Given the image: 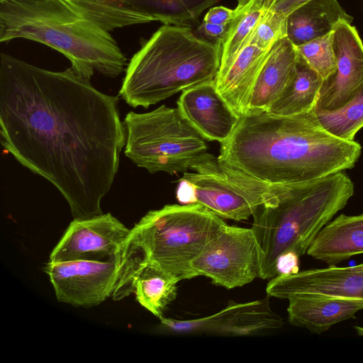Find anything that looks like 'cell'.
<instances>
[{
  "label": "cell",
  "instance_id": "2",
  "mask_svg": "<svg viewBox=\"0 0 363 363\" xmlns=\"http://www.w3.org/2000/svg\"><path fill=\"white\" fill-rule=\"evenodd\" d=\"M362 152L357 142L325 130L314 108L292 116L249 111L220 143L218 160L271 185L301 183L350 169Z\"/></svg>",
  "mask_w": 363,
  "mask_h": 363
},
{
  "label": "cell",
  "instance_id": "4",
  "mask_svg": "<svg viewBox=\"0 0 363 363\" xmlns=\"http://www.w3.org/2000/svg\"><path fill=\"white\" fill-rule=\"evenodd\" d=\"M353 194V182L343 172L282 185L272 203L259 206L252 214L251 228L261 254L259 278L277 277L275 264L281 255L307 254L319 232Z\"/></svg>",
  "mask_w": 363,
  "mask_h": 363
},
{
  "label": "cell",
  "instance_id": "19",
  "mask_svg": "<svg viewBox=\"0 0 363 363\" xmlns=\"http://www.w3.org/2000/svg\"><path fill=\"white\" fill-rule=\"evenodd\" d=\"M363 253V213L340 214L330 221L313 241L307 255L328 266Z\"/></svg>",
  "mask_w": 363,
  "mask_h": 363
},
{
  "label": "cell",
  "instance_id": "29",
  "mask_svg": "<svg viewBox=\"0 0 363 363\" xmlns=\"http://www.w3.org/2000/svg\"><path fill=\"white\" fill-rule=\"evenodd\" d=\"M238 9H230L223 6L211 7L203 21L216 24H229L238 14Z\"/></svg>",
  "mask_w": 363,
  "mask_h": 363
},
{
  "label": "cell",
  "instance_id": "21",
  "mask_svg": "<svg viewBox=\"0 0 363 363\" xmlns=\"http://www.w3.org/2000/svg\"><path fill=\"white\" fill-rule=\"evenodd\" d=\"M323 82V79L298 54L292 79L267 111L292 116L313 110Z\"/></svg>",
  "mask_w": 363,
  "mask_h": 363
},
{
  "label": "cell",
  "instance_id": "8",
  "mask_svg": "<svg viewBox=\"0 0 363 363\" xmlns=\"http://www.w3.org/2000/svg\"><path fill=\"white\" fill-rule=\"evenodd\" d=\"M184 173L176 191L182 204L199 203L223 219L248 220L261 205L272 203L281 185L257 180L222 163L211 153Z\"/></svg>",
  "mask_w": 363,
  "mask_h": 363
},
{
  "label": "cell",
  "instance_id": "13",
  "mask_svg": "<svg viewBox=\"0 0 363 363\" xmlns=\"http://www.w3.org/2000/svg\"><path fill=\"white\" fill-rule=\"evenodd\" d=\"M267 294L287 299L301 294H327L363 298V262L352 267L310 269L269 280Z\"/></svg>",
  "mask_w": 363,
  "mask_h": 363
},
{
  "label": "cell",
  "instance_id": "14",
  "mask_svg": "<svg viewBox=\"0 0 363 363\" xmlns=\"http://www.w3.org/2000/svg\"><path fill=\"white\" fill-rule=\"evenodd\" d=\"M177 104L182 116L209 141H226L240 118L218 93L214 81L183 91Z\"/></svg>",
  "mask_w": 363,
  "mask_h": 363
},
{
  "label": "cell",
  "instance_id": "22",
  "mask_svg": "<svg viewBox=\"0 0 363 363\" xmlns=\"http://www.w3.org/2000/svg\"><path fill=\"white\" fill-rule=\"evenodd\" d=\"M179 281L160 267L147 263L138 272L133 283L137 301L158 318L177 296Z\"/></svg>",
  "mask_w": 363,
  "mask_h": 363
},
{
  "label": "cell",
  "instance_id": "16",
  "mask_svg": "<svg viewBox=\"0 0 363 363\" xmlns=\"http://www.w3.org/2000/svg\"><path fill=\"white\" fill-rule=\"evenodd\" d=\"M269 297L242 303L230 301L222 311L203 318V333L248 336L281 328L283 320L270 308Z\"/></svg>",
  "mask_w": 363,
  "mask_h": 363
},
{
  "label": "cell",
  "instance_id": "32",
  "mask_svg": "<svg viewBox=\"0 0 363 363\" xmlns=\"http://www.w3.org/2000/svg\"><path fill=\"white\" fill-rule=\"evenodd\" d=\"M238 3V6L236 8L238 9H242L245 5H247L249 2H250L252 0H236Z\"/></svg>",
  "mask_w": 363,
  "mask_h": 363
},
{
  "label": "cell",
  "instance_id": "15",
  "mask_svg": "<svg viewBox=\"0 0 363 363\" xmlns=\"http://www.w3.org/2000/svg\"><path fill=\"white\" fill-rule=\"evenodd\" d=\"M287 308L291 325L320 335L333 325L355 318L363 309V298L327 294H301L289 296Z\"/></svg>",
  "mask_w": 363,
  "mask_h": 363
},
{
  "label": "cell",
  "instance_id": "9",
  "mask_svg": "<svg viewBox=\"0 0 363 363\" xmlns=\"http://www.w3.org/2000/svg\"><path fill=\"white\" fill-rule=\"evenodd\" d=\"M260 249L252 228L223 224L194 260L196 277L231 289L259 277Z\"/></svg>",
  "mask_w": 363,
  "mask_h": 363
},
{
  "label": "cell",
  "instance_id": "6",
  "mask_svg": "<svg viewBox=\"0 0 363 363\" xmlns=\"http://www.w3.org/2000/svg\"><path fill=\"white\" fill-rule=\"evenodd\" d=\"M225 223L199 203L165 205L147 212L134 227L122 249L127 272L133 277L147 263L179 281L196 276L192 263Z\"/></svg>",
  "mask_w": 363,
  "mask_h": 363
},
{
  "label": "cell",
  "instance_id": "33",
  "mask_svg": "<svg viewBox=\"0 0 363 363\" xmlns=\"http://www.w3.org/2000/svg\"><path fill=\"white\" fill-rule=\"evenodd\" d=\"M354 329L355 330L357 335L363 336V327L359 325H354Z\"/></svg>",
  "mask_w": 363,
  "mask_h": 363
},
{
  "label": "cell",
  "instance_id": "24",
  "mask_svg": "<svg viewBox=\"0 0 363 363\" xmlns=\"http://www.w3.org/2000/svg\"><path fill=\"white\" fill-rule=\"evenodd\" d=\"M320 125L340 139L352 141L363 128V86L356 96L342 106L333 111L314 108Z\"/></svg>",
  "mask_w": 363,
  "mask_h": 363
},
{
  "label": "cell",
  "instance_id": "1",
  "mask_svg": "<svg viewBox=\"0 0 363 363\" xmlns=\"http://www.w3.org/2000/svg\"><path fill=\"white\" fill-rule=\"evenodd\" d=\"M0 136L18 163L61 193L74 219L103 213L126 141L117 96L72 67L52 71L2 52Z\"/></svg>",
  "mask_w": 363,
  "mask_h": 363
},
{
  "label": "cell",
  "instance_id": "7",
  "mask_svg": "<svg viewBox=\"0 0 363 363\" xmlns=\"http://www.w3.org/2000/svg\"><path fill=\"white\" fill-rule=\"evenodd\" d=\"M125 155L154 174L185 173L210 153L206 139L178 108L162 105L147 113L128 112Z\"/></svg>",
  "mask_w": 363,
  "mask_h": 363
},
{
  "label": "cell",
  "instance_id": "34",
  "mask_svg": "<svg viewBox=\"0 0 363 363\" xmlns=\"http://www.w3.org/2000/svg\"><path fill=\"white\" fill-rule=\"evenodd\" d=\"M10 0H0V4H4Z\"/></svg>",
  "mask_w": 363,
  "mask_h": 363
},
{
  "label": "cell",
  "instance_id": "20",
  "mask_svg": "<svg viewBox=\"0 0 363 363\" xmlns=\"http://www.w3.org/2000/svg\"><path fill=\"white\" fill-rule=\"evenodd\" d=\"M352 21L337 0H310L287 16V38L297 47L332 33L341 21Z\"/></svg>",
  "mask_w": 363,
  "mask_h": 363
},
{
  "label": "cell",
  "instance_id": "27",
  "mask_svg": "<svg viewBox=\"0 0 363 363\" xmlns=\"http://www.w3.org/2000/svg\"><path fill=\"white\" fill-rule=\"evenodd\" d=\"M229 24H216L202 21L195 33L200 37L213 43H223L228 28Z\"/></svg>",
  "mask_w": 363,
  "mask_h": 363
},
{
  "label": "cell",
  "instance_id": "12",
  "mask_svg": "<svg viewBox=\"0 0 363 363\" xmlns=\"http://www.w3.org/2000/svg\"><path fill=\"white\" fill-rule=\"evenodd\" d=\"M337 59L335 72L323 80L315 108L335 110L352 99L363 86V43L356 28L345 21L333 31Z\"/></svg>",
  "mask_w": 363,
  "mask_h": 363
},
{
  "label": "cell",
  "instance_id": "30",
  "mask_svg": "<svg viewBox=\"0 0 363 363\" xmlns=\"http://www.w3.org/2000/svg\"><path fill=\"white\" fill-rule=\"evenodd\" d=\"M299 257L292 252L281 255L276 261L277 276L289 275L298 272Z\"/></svg>",
  "mask_w": 363,
  "mask_h": 363
},
{
  "label": "cell",
  "instance_id": "17",
  "mask_svg": "<svg viewBox=\"0 0 363 363\" xmlns=\"http://www.w3.org/2000/svg\"><path fill=\"white\" fill-rule=\"evenodd\" d=\"M271 49L247 44L226 69L217 74V91L239 117L247 111L252 87Z\"/></svg>",
  "mask_w": 363,
  "mask_h": 363
},
{
  "label": "cell",
  "instance_id": "18",
  "mask_svg": "<svg viewBox=\"0 0 363 363\" xmlns=\"http://www.w3.org/2000/svg\"><path fill=\"white\" fill-rule=\"evenodd\" d=\"M297 56L287 37L273 45L252 87L247 112L269 109L292 79Z\"/></svg>",
  "mask_w": 363,
  "mask_h": 363
},
{
  "label": "cell",
  "instance_id": "31",
  "mask_svg": "<svg viewBox=\"0 0 363 363\" xmlns=\"http://www.w3.org/2000/svg\"><path fill=\"white\" fill-rule=\"evenodd\" d=\"M308 1L310 0H277L272 10L287 17L291 12Z\"/></svg>",
  "mask_w": 363,
  "mask_h": 363
},
{
  "label": "cell",
  "instance_id": "5",
  "mask_svg": "<svg viewBox=\"0 0 363 363\" xmlns=\"http://www.w3.org/2000/svg\"><path fill=\"white\" fill-rule=\"evenodd\" d=\"M222 44L191 28L164 24L141 41L125 69L119 95L131 107L147 108L172 95L213 82Z\"/></svg>",
  "mask_w": 363,
  "mask_h": 363
},
{
  "label": "cell",
  "instance_id": "3",
  "mask_svg": "<svg viewBox=\"0 0 363 363\" xmlns=\"http://www.w3.org/2000/svg\"><path fill=\"white\" fill-rule=\"evenodd\" d=\"M152 21L123 0H10L0 4V42H38L86 79L95 71L114 78L128 64L111 32Z\"/></svg>",
  "mask_w": 363,
  "mask_h": 363
},
{
  "label": "cell",
  "instance_id": "28",
  "mask_svg": "<svg viewBox=\"0 0 363 363\" xmlns=\"http://www.w3.org/2000/svg\"><path fill=\"white\" fill-rule=\"evenodd\" d=\"M140 11H160L182 6L178 0H123Z\"/></svg>",
  "mask_w": 363,
  "mask_h": 363
},
{
  "label": "cell",
  "instance_id": "23",
  "mask_svg": "<svg viewBox=\"0 0 363 363\" xmlns=\"http://www.w3.org/2000/svg\"><path fill=\"white\" fill-rule=\"evenodd\" d=\"M277 0H252L242 9L230 22L226 37L222 43L220 67L223 72L240 50L247 45L257 23L275 4Z\"/></svg>",
  "mask_w": 363,
  "mask_h": 363
},
{
  "label": "cell",
  "instance_id": "10",
  "mask_svg": "<svg viewBox=\"0 0 363 363\" xmlns=\"http://www.w3.org/2000/svg\"><path fill=\"white\" fill-rule=\"evenodd\" d=\"M121 254L107 261H49L44 270L50 277L57 301L76 307L90 308L112 296L120 281Z\"/></svg>",
  "mask_w": 363,
  "mask_h": 363
},
{
  "label": "cell",
  "instance_id": "25",
  "mask_svg": "<svg viewBox=\"0 0 363 363\" xmlns=\"http://www.w3.org/2000/svg\"><path fill=\"white\" fill-rule=\"evenodd\" d=\"M333 31L296 47L298 54L323 80L331 77L337 69Z\"/></svg>",
  "mask_w": 363,
  "mask_h": 363
},
{
  "label": "cell",
  "instance_id": "26",
  "mask_svg": "<svg viewBox=\"0 0 363 363\" xmlns=\"http://www.w3.org/2000/svg\"><path fill=\"white\" fill-rule=\"evenodd\" d=\"M286 37V17L272 8L257 23L247 44L270 49L277 40Z\"/></svg>",
  "mask_w": 363,
  "mask_h": 363
},
{
  "label": "cell",
  "instance_id": "11",
  "mask_svg": "<svg viewBox=\"0 0 363 363\" xmlns=\"http://www.w3.org/2000/svg\"><path fill=\"white\" fill-rule=\"evenodd\" d=\"M130 233L110 213L74 219L50 253L49 261L110 260L121 253Z\"/></svg>",
  "mask_w": 363,
  "mask_h": 363
}]
</instances>
